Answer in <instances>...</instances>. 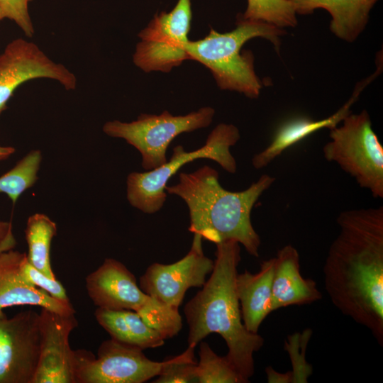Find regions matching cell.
<instances>
[{
	"label": "cell",
	"mask_w": 383,
	"mask_h": 383,
	"mask_svg": "<svg viewBox=\"0 0 383 383\" xmlns=\"http://www.w3.org/2000/svg\"><path fill=\"white\" fill-rule=\"evenodd\" d=\"M323 265L326 292L383 345V207L341 212Z\"/></svg>",
	"instance_id": "cell-1"
},
{
	"label": "cell",
	"mask_w": 383,
	"mask_h": 383,
	"mask_svg": "<svg viewBox=\"0 0 383 383\" xmlns=\"http://www.w3.org/2000/svg\"><path fill=\"white\" fill-rule=\"evenodd\" d=\"M216 245L209 279L184 308L189 326L188 346L196 347L212 333L219 334L228 349L226 356L249 382L255 372L254 353L262 348L264 338L248 331L242 321L235 289L241 260L240 243L227 240Z\"/></svg>",
	"instance_id": "cell-2"
},
{
	"label": "cell",
	"mask_w": 383,
	"mask_h": 383,
	"mask_svg": "<svg viewBox=\"0 0 383 383\" xmlns=\"http://www.w3.org/2000/svg\"><path fill=\"white\" fill-rule=\"evenodd\" d=\"M274 180L263 174L248 189L231 192L219 183L218 172L204 165L190 173L181 172L178 183L166 186L165 191L186 203L190 232L215 244L237 241L249 255L257 257L261 240L252 225L251 211Z\"/></svg>",
	"instance_id": "cell-3"
},
{
	"label": "cell",
	"mask_w": 383,
	"mask_h": 383,
	"mask_svg": "<svg viewBox=\"0 0 383 383\" xmlns=\"http://www.w3.org/2000/svg\"><path fill=\"white\" fill-rule=\"evenodd\" d=\"M284 28L268 23L237 16L236 27L226 33L211 29L204 38L187 45L190 60L210 70L218 87L235 91L250 99L260 94L262 84L254 69V56L250 50L241 51L249 40L262 38L270 40L279 52Z\"/></svg>",
	"instance_id": "cell-4"
},
{
	"label": "cell",
	"mask_w": 383,
	"mask_h": 383,
	"mask_svg": "<svg viewBox=\"0 0 383 383\" xmlns=\"http://www.w3.org/2000/svg\"><path fill=\"white\" fill-rule=\"evenodd\" d=\"M85 282L88 296L97 308L134 311L164 340L177 335L182 328L178 309L145 294L135 275L118 260L105 259Z\"/></svg>",
	"instance_id": "cell-5"
},
{
	"label": "cell",
	"mask_w": 383,
	"mask_h": 383,
	"mask_svg": "<svg viewBox=\"0 0 383 383\" xmlns=\"http://www.w3.org/2000/svg\"><path fill=\"white\" fill-rule=\"evenodd\" d=\"M240 139L238 128L231 123H219L208 135L206 143L193 151L183 146L173 148L170 160L160 167L145 172L130 173L126 180V197L129 204L145 213L152 214L164 206L165 187L169 179L184 165L197 159H209L226 172L234 174L237 163L230 148Z\"/></svg>",
	"instance_id": "cell-6"
},
{
	"label": "cell",
	"mask_w": 383,
	"mask_h": 383,
	"mask_svg": "<svg viewBox=\"0 0 383 383\" xmlns=\"http://www.w3.org/2000/svg\"><path fill=\"white\" fill-rule=\"evenodd\" d=\"M329 137L323 148L325 159L338 164L374 198H383V147L368 112L350 113L330 130Z\"/></svg>",
	"instance_id": "cell-7"
},
{
	"label": "cell",
	"mask_w": 383,
	"mask_h": 383,
	"mask_svg": "<svg viewBox=\"0 0 383 383\" xmlns=\"http://www.w3.org/2000/svg\"><path fill=\"white\" fill-rule=\"evenodd\" d=\"M214 114L210 106L184 116H173L167 111L160 115L142 113L131 122L107 121L102 129L107 135L122 138L134 147L141 155L142 167L150 171L167 162V148L177 135L209 126Z\"/></svg>",
	"instance_id": "cell-8"
},
{
	"label": "cell",
	"mask_w": 383,
	"mask_h": 383,
	"mask_svg": "<svg viewBox=\"0 0 383 383\" xmlns=\"http://www.w3.org/2000/svg\"><path fill=\"white\" fill-rule=\"evenodd\" d=\"M192 18L190 0H178L171 11L155 15L138 34L134 64L145 72H168L190 60L186 48Z\"/></svg>",
	"instance_id": "cell-9"
},
{
	"label": "cell",
	"mask_w": 383,
	"mask_h": 383,
	"mask_svg": "<svg viewBox=\"0 0 383 383\" xmlns=\"http://www.w3.org/2000/svg\"><path fill=\"white\" fill-rule=\"evenodd\" d=\"M162 364L112 338L101 343L96 356L82 349L73 354L75 383H143L157 376Z\"/></svg>",
	"instance_id": "cell-10"
},
{
	"label": "cell",
	"mask_w": 383,
	"mask_h": 383,
	"mask_svg": "<svg viewBox=\"0 0 383 383\" xmlns=\"http://www.w3.org/2000/svg\"><path fill=\"white\" fill-rule=\"evenodd\" d=\"M40 340V316L35 311L0 317V383H32Z\"/></svg>",
	"instance_id": "cell-11"
},
{
	"label": "cell",
	"mask_w": 383,
	"mask_h": 383,
	"mask_svg": "<svg viewBox=\"0 0 383 383\" xmlns=\"http://www.w3.org/2000/svg\"><path fill=\"white\" fill-rule=\"evenodd\" d=\"M213 266L214 261L204 253L201 236L194 233L190 250L183 258L169 265H150L138 285L145 294L178 309L186 292L191 287H202Z\"/></svg>",
	"instance_id": "cell-12"
},
{
	"label": "cell",
	"mask_w": 383,
	"mask_h": 383,
	"mask_svg": "<svg viewBox=\"0 0 383 383\" xmlns=\"http://www.w3.org/2000/svg\"><path fill=\"white\" fill-rule=\"evenodd\" d=\"M38 78L55 80L67 90L75 89L77 84L73 72L52 60L36 44L23 38L10 42L0 55V116L20 85Z\"/></svg>",
	"instance_id": "cell-13"
},
{
	"label": "cell",
	"mask_w": 383,
	"mask_h": 383,
	"mask_svg": "<svg viewBox=\"0 0 383 383\" xmlns=\"http://www.w3.org/2000/svg\"><path fill=\"white\" fill-rule=\"evenodd\" d=\"M74 314H61L41 308L40 350L32 383H75L74 350L69 343L71 332L77 326Z\"/></svg>",
	"instance_id": "cell-14"
},
{
	"label": "cell",
	"mask_w": 383,
	"mask_h": 383,
	"mask_svg": "<svg viewBox=\"0 0 383 383\" xmlns=\"http://www.w3.org/2000/svg\"><path fill=\"white\" fill-rule=\"evenodd\" d=\"M26 253L11 250L0 254V317L4 309L16 306H37L61 314L75 313L71 303L62 302L28 284L21 272Z\"/></svg>",
	"instance_id": "cell-15"
},
{
	"label": "cell",
	"mask_w": 383,
	"mask_h": 383,
	"mask_svg": "<svg viewBox=\"0 0 383 383\" xmlns=\"http://www.w3.org/2000/svg\"><path fill=\"white\" fill-rule=\"evenodd\" d=\"M274 258L272 282V307L274 311L293 305H304L321 299L322 294L316 282L304 278L300 271L297 250L286 245L277 251Z\"/></svg>",
	"instance_id": "cell-16"
},
{
	"label": "cell",
	"mask_w": 383,
	"mask_h": 383,
	"mask_svg": "<svg viewBox=\"0 0 383 383\" xmlns=\"http://www.w3.org/2000/svg\"><path fill=\"white\" fill-rule=\"evenodd\" d=\"M378 74L372 76L358 83L353 91V95L348 101L331 116L314 121L306 117L292 118L283 123L276 130L270 143L261 152L255 154L252 159V166L260 170L267 166L284 150L314 132L323 128L329 130L336 127L338 123L349 115L350 107L358 99L360 94L364 87L370 83Z\"/></svg>",
	"instance_id": "cell-17"
},
{
	"label": "cell",
	"mask_w": 383,
	"mask_h": 383,
	"mask_svg": "<svg viewBox=\"0 0 383 383\" xmlns=\"http://www.w3.org/2000/svg\"><path fill=\"white\" fill-rule=\"evenodd\" d=\"M274 258L263 260L257 272L245 270L238 273L235 289L240 303L243 323L254 333L272 312V282Z\"/></svg>",
	"instance_id": "cell-18"
},
{
	"label": "cell",
	"mask_w": 383,
	"mask_h": 383,
	"mask_svg": "<svg viewBox=\"0 0 383 383\" xmlns=\"http://www.w3.org/2000/svg\"><path fill=\"white\" fill-rule=\"evenodd\" d=\"M299 15H309L317 9L331 16V31L338 38L352 43L365 30L370 12L378 0H289Z\"/></svg>",
	"instance_id": "cell-19"
},
{
	"label": "cell",
	"mask_w": 383,
	"mask_h": 383,
	"mask_svg": "<svg viewBox=\"0 0 383 383\" xmlns=\"http://www.w3.org/2000/svg\"><path fill=\"white\" fill-rule=\"evenodd\" d=\"M94 316L111 338L120 343L143 350L159 348L165 344L160 334L146 324L134 311L97 308Z\"/></svg>",
	"instance_id": "cell-20"
},
{
	"label": "cell",
	"mask_w": 383,
	"mask_h": 383,
	"mask_svg": "<svg viewBox=\"0 0 383 383\" xmlns=\"http://www.w3.org/2000/svg\"><path fill=\"white\" fill-rule=\"evenodd\" d=\"M57 231L55 222L48 216L40 213L30 215L25 228L28 262L51 278H56L50 263V246Z\"/></svg>",
	"instance_id": "cell-21"
},
{
	"label": "cell",
	"mask_w": 383,
	"mask_h": 383,
	"mask_svg": "<svg viewBox=\"0 0 383 383\" xmlns=\"http://www.w3.org/2000/svg\"><path fill=\"white\" fill-rule=\"evenodd\" d=\"M42 160L40 150L29 151L13 168L0 176V193L7 195L15 204L19 196L38 181Z\"/></svg>",
	"instance_id": "cell-22"
},
{
	"label": "cell",
	"mask_w": 383,
	"mask_h": 383,
	"mask_svg": "<svg viewBox=\"0 0 383 383\" xmlns=\"http://www.w3.org/2000/svg\"><path fill=\"white\" fill-rule=\"evenodd\" d=\"M199 361L196 366L198 383H247L226 356H219L209 345L200 342Z\"/></svg>",
	"instance_id": "cell-23"
},
{
	"label": "cell",
	"mask_w": 383,
	"mask_h": 383,
	"mask_svg": "<svg viewBox=\"0 0 383 383\" xmlns=\"http://www.w3.org/2000/svg\"><path fill=\"white\" fill-rule=\"evenodd\" d=\"M244 19L260 21L280 28L297 25L296 13L289 0H247Z\"/></svg>",
	"instance_id": "cell-24"
},
{
	"label": "cell",
	"mask_w": 383,
	"mask_h": 383,
	"mask_svg": "<svg viewBox=\"0 0 383 383\" xmlns=\"http://www.w3.org/2000/svg\"><path fill=\"white\" fill-rule=\"evenodd\" d=\"M195 347L188 346L179 355L163 361L158 377L154 383L196 382L197 362L194 358Z\"/></svg>",
	"instance_id": "cell-25"
},
{
	"label": "cell",
	"mask_w": 383,
	"mask_h": 383,
	"mask_svg": "<svg viewBox=\"0 0 383 383\" xmlns=\"http://www.w3.org/2000/svg\"><path fill=\"white\" fill-rule=\"evenodd\" d=\"M311 336L312 330L306 328L301 333L289 335L284 341V348L292 366V383H306L313 373L312 366L306 360V351Z\"/></svg>",
	"instance_id": "cell-26"
},
{
	"label": "cell",
	"mask_w": 383,
	"mask_h": 383,
	"mask_svg": "<svg viewBox=\"0 0 383 383\" xmlns=\"http://www.w3.org/2000/svg\"><path fill=\"white\" fill-rule=\"evenodd\" d=\"M21 272L23 279L30 284L40 289L52 297L64 303H71L65 287L56 278L43 274L28 260L26 254L21 263Z\"/></svg>",
	"instance_id": "cell-27"
},
{
	"label": "cell",
	"mask_w": 383,
	"mask_h": 383,
	"mask_svg": "<svg viewBox=\"0 0 383 383\" xmlns=\"http://www.w3.org/2000/svg\"><path fill=\"white\" fill-rule=\"evenodd\" d=\"M33 0H0V8L5 18L13 21L28 38L34 34V27L28 11Z\"/></svg>",
	"instance_id": "cell-28"
},
{
	"label": "cell",
	"mask_w": 383,
	"mask_h": 383,
	"mask_svg": "<svg viewBox=\"0 0 383 383\" xmlns=\"http://www.w3.org/2000/svg\"><path fill=\"white\" fill-rule=\"evenodd\" d=\"M16 245L11 221H0V254L13 250Z\"/></svg>",
	"instance_id": "cell-29"
},
{
	"label": "cell",
	"mask_w": 383,
	"mask_h": 383,
	"mask_svg": "<svg viewBox=\"0 0 383 383\" xmlns=\"http://www.w3.org/2000/svg\"><path fill=\"white\" fill-rule=\"evenodd\" d=\"M265 372L269 383H292V371L282 373L268 366L265 368Z\"/></svg>",
	"instance_id": "cell-30"
},
{
	"label": "cell",
	"mask_w": 383,
	"mask_h": 383,
	"mask_svg": "<svg viewBox=\"0 0 383 383\" xmlns=\"http://www.w3.org/2000/svg\"><path fill=\"white\" fill-rule=\"evenodd\" d=\"M15 152L16 149L11 146L0 145V162L9 159Z\"/></svg>",
	"instance_id": "cell-31"
},
{
	"label": "cell",
	"mask_w": 383,
	"mask_h": 383,
	"mask_svg": "<svg viewBox=\"0 0 383 383\" xmlns=\"http://www.w3.org/2000/svg\"><path fill=\"white\" fill-rule=\"evenodd\" d=\"M4 18H5V16H4V13L3 11L0 8V21H1Z\"/></svg>",
	"instance_id": "cell-32"
}]
</instances>
